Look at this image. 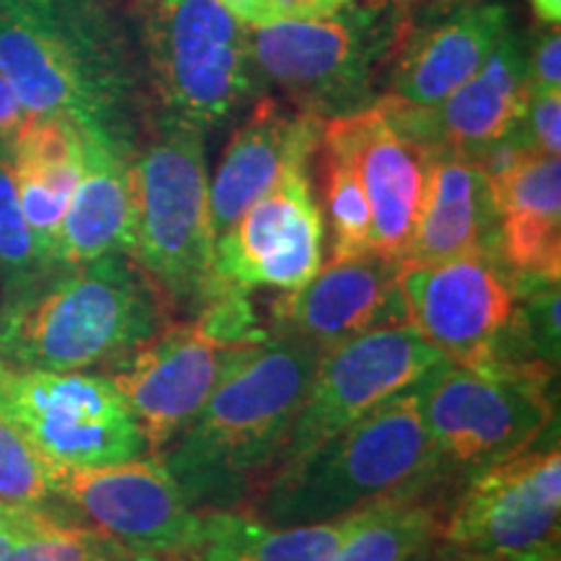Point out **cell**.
Segmentation results:
<instances>
[{
	"instance_id": "3",
	"label": "cell",
	"mask_w": 561,
	"mask_h": 561,
	"mask_svg": "<svg viewBox=\"0 0 561 561\" xmlns=\"http://www.w3.org/2000/svg\"><path fill=\"white\" fill-rule=\"evenodd\" d=\"M172 320L125 252L55 265L0 299V362L81 371L115 364Z\"/></svg>"
},
{
	"instance_id": "42",
	"label": "cell",
	"mask_w": 561,
	"mask_h": 561,
	"mask_svg": "<svg viewBox=\"0 0 561 561\" xmlns=\"http://www.w3.org/2000/svg\"><path fill=\"white\" fill-rule=\"evenodd\" d=\"M371 3H380V0H371Z\"/></svg>"
},
{
	"instance_id": "17",
	"label": "cell",
	"mask_w": 561,
	"mask_h": 561,
	"mask_svg": "<svg viewBox=\"0 0 561 561\" xmlns=\"http://www.w3.org/2000/svg\"><path fill=\"white\" fill-rule=\"evenodd\" d=\"M401 261L380 252L328 261L318 276L268 307V331L310 341L320 351L405 320Z\"/></svg>"
},
{
	"instance_id": "32",
	"label": "cell",
	"mask_w": 561,
	"mask_h": 561,
	"mask_svg": "<svg viewBox=\"0 0 561 561\" xmlns=\"http://www.w3.org/2000/svg\"><path fill=\"white\" fill-rule=\"evenodd\" d=\"M533 151L561 153V91H530L528 104L515 128Z\"/></svg>"
},
{
	"instance_id": "12",
	"label": "cell",
	"mask_w": 561,
	"mask_h": 561,
	"mask_svg": "<svg viewBox=\"0 0 561 561\" xmlns=\"http://www.w3.org/2000/svg\"><path fill=\"white\" fill-rule=\"evenodd\" d=\"M55 496L130 551L182 559L201 541L203 512L185 500L159 455L112 466H55Z\"/></svg>"
},
{
	"instance_id": "41",
	"label": "cell",
	"mask_w": 561,
	"mask_h": 561,
	"mask_svg": "<svg viewBox=\"0 0 561 561\" xmlns=\"http://www.w3.org/2000/svg\"><path fill=\"white\" fill-rule=\"evenodd\" d=\"M9 510H19V507H9V504H0V515H5Z\"/></svg>"
},
{
	"instance_id": "19",
	"label": "cell",
	"mask_w": 561,
	"mask_h": 561,
	"mask_svg": "<svg viewBox=\"0 0 561 561\" xmlns=\"http://www.w3.org/2000/svg\"><path fill=\"white\" fill-rule=\"evenodd\" d=\"M322 125L325 123L320 117L289 110L271 94H261L252 102L250 115L229 138L208 185L216 240L286 174L310 167V159L320 149Z\"/></svg>"
},
{
	"instance_id": "18",
	"label": "cell",
	"mask_w": 561,
	"mask_h": 561,
	"mask_svg": "<svg viewBox=\"0 0 561 561\" xmlns=\"http://www.w3.org/2000/svg\"><path fill=\"white\" fill-rule=\"evenodd\" d=\"M512 30L510 5L476 0L398 34L382 96L413 110H434L479 70Z\"/></svg>"
},
{
	"instance_id": "30",
	"label": "cell",
	"mask_w": 561,
	"mask_h": 561,
	"mask_svg": "<svg viewBox=\"0 0 561 561\" xmlns=\"http://www.w3.org/2000/svg\"><path fill=\"white\" fill-rule=\"evenodd\" d=\"M47 271L39 261L30 224L21 210L9 157H0V286L3 294L16 291Z\"/></svg>"
},
{
	"instance_id": "31",
	"label": "cell",
	"mask_w": 561,
	"mask_h": 561,
	"mask_svg": "<svg viewBox=\"0 0 561 561\" xmlns=\"http://www.w3.org/2000/svg\"><path fill=\"white\" fill-rule=\"evenodd\" d=\"M191 320H195L203 335H208L221 348L250 346V343L271 339V331L261 325V318L252 307L250 289L224 284V280H216V289L208 294V299Z\"/></svg>"
},
{
	"instance_id": "13",
	"label": "cell",
	"mask_w": 561,
	"mask_h": 561,
	"mask_svg": "<svg viewBox=\"0 0 561 561\" xmlns=\"http://www.w3.org/2000/svg\"><path fill=\"white\" fill-rule=\"evenodd\" d=\"M401 294L405 320L447 362L476 364L502 356L517 294L500 252L403 265Z\"/></svg>"
},
{
	"instance_id": "2",
	"label": "cell",
	"mask_w": 561,
	"mask_h": 561,
	"mask_svg": "<svg viewBox=\"0 0 561 561\" xmlns=\"http://www.w3.org/2000/svg\"><path fill=\"white\" fill-rule=\"evenodd\" d=\"M322 351L294 335L224 351L221 375L191 424L159 453L198 512L242 510L278 466Z\"/></svg>"
},
{
	"instance_id": "15",
	"label": "cell",
	"mask_w": 561,
	"mask_h": 561,
	"mask_svg": "<svg viewBox=\"0 0 561 561\" xmlns=\"http://www.w3.org/2000/svg\"><path fill=\"white\" fill-rule=\"evenodd\" d=\"M348 151L371 214V252L401 261L424 208L434 151L419 140L380 96L356 115L322 125Z\"/></svg>"
},
{
	"instance_id": "14",
	"label": "cell",
	"mask_w": 561,
	"mask_h": 561,
	"mask_svg": "<svg viewBox=\"0 0 561 561\" xmlns=\"http://www.w3.org/2000/svg\"><path fill=\"white\" fill-rule=\"evenodd\" d=\"M325 224L310 167L294 170L216 240V280L242 289L294 291L322 268Z\"/></svg>"
},
{
	"instance_id": "5",
	"label": "cell",
	"mask_w": 561,
	"mask_h": 561,
	"mask_svg": "<svg viewBox=\"0 0 561 561\" xmlns=\"http://www.w3.org/2000/svg\"><path fill=\"white\" fill-rule=\"evenodd\" d=\"M149 140L130 157V257L157 286L172 320L201 310L216 289L206 133L151 117Z\"/></svg>"
},
{
	"instance_id": "4",
	"label": "cell",
	"mask_w": 561,
	"mask_h": 561,
	"mask_svg": "<svg viewBox=\"0 0 561 561\" xmlns=\"http://www.w3.org/2000/svg\"><path fill=\"white\" fill-rule=\"evenodd\" d=\"M413 385L312 450L280 462L242 512L265 525H312L437 479Z\"/></svg>"
},
{
	"instance_id": "7",
	"label": "cell",
	"mask_w": 561,
	"mask_h": 561,
	"mask_svg": "<svg viewBox=\"0 0 561 561\" xmlns=\"http://www.w3.org/2000/svg\"><path fill=\"white\" fill-rule=\"evenodd\" d=\"M557 367L538 359L442 362L413 385L437 468L479 473L530 450L553 419Z\"/></svg>"
},
{
	"instance_id": "9",
	"label": "cell",
	"mask_w": 561,
	"mask_h": 561,
	"mask_svg": "<svg viewBox=\"0 0 561 561\" xmlns=\"http://www.w3.org/2000/svg\"><path fill=\"white\" fill-rule=\"evenodd\" d=\"M0 416L62 468L112 466L149 455V442L107 375L0 362Z\"/></svg>"
},
{
	"instance_id": "40",
	"label": "cell",
	"mask_w": 561,
	"mask_h": 561,
	"mask_svg": "<svg viewBox=\"0 0 561 561\" xmlns=\"http://www.w3.org/2000/svg\"><path fill=\"white\" fill-rule=\"evenodd\" d=\"M530 5L541 24H561V0H530Z\"/></svg>"
},
{
	"instance_id": "27",
	"label": "cell",
	"mask_w": 561,
	"mask_h": 561,
	"mask_svg": "<svg viewBox=\"0 0 561 561\" xmlns=\"http://www.w3.org/2000/svg\"><path fill=\"white\" fill-rule=\"evenodd\" d=\"M322 180H325V214L331 224V261L371 252V214L362 180L348 151L322 133Z\"/></svg>"
},
{
	"instance_id": "34",
	"label": "cell",
	"mask_w": 561,
	"mask_h": 561,
	"mask_svg": "<svg viewBox=\"0 0 561 561\" xmlns=\"http://www.w3.org/2000/svg\"><path fill=\"white\" fill-rule=\"evenodd\" d=\"M53 517H60L58 512H42V510H9L0 515V559L16 546L21 538L30 533L39 530L42 525L50 523Z\"/></svg>"
},
{
	"instance_id": "26",
	"label": "cell",
	"mask_w": 561,
	"mask_h": 561,
	"mask_svg": "<svg viewBox=\"0 0 561 561\" xmlns=\"http://www.w3.org/2000/svg\"><path fill=\"white\" fill-rule=\"evenodd\" d=\"M432 481L371 502L331 561H413L442 533L445 512L430 496Z\"/></svg>"
},
{
	"instance_id": "39",
	"label": "cell",
	"mask_w": 561,
	"mask_h": 561,
	"mask_svg": "<svg viewBox=\"0 0 561 561\" xmlns=\"http://www.w3.org/2000/svg\"><path fill=\"white\" fill-rule=\"evenodd\" d=\"M413 561H491V559L481 557V553L476 551L462 549V546L445 541V538H437V541L426 546V549L421 551Z\"/></svg>"
},
{
	"instance_id": "28",
	"label": "cell",
	"mask_w": 561,
	"mask_h": 561,
	"mask_svg": "<svg viewBox=\"0 0 561 561\" xmlns=\"http://www.w3.org/2000/svg\"><path fill=\"white\" fill-rule=\"evenodd\" d=\"M178 557H153L138 553L110 541L107 536L87 525H73L53 517L39 530L13 546L0 561H172Z\"/></svg>"
},
{
	"instance_id": "37",
	"label": "cell",
	"mask_w": 561,
	"mask_h": 561,
	"mask_svg": "<svg viewBox=\"0 0 561 561\" xmlns=\"http://www.w3.org/2000/svg\"><path fill=\"white\" fill-rule=\"evenodd\" d=\"M231 19L240 21L248 30H257V26L276 24L278 13L273 9L271 0H216Z\"/></svg>"
},
{
	"instance_id": "21",
	"label": "cell",
	"mask_w": 561,
	"mask_h": 561,
	"mask_svg": "<svg viewBox=\"0 0 561 561\" xmlns=\"http://www.w3.org/2000/svg\"><path fill=\"white\" fill-rule=\"evenodd\" d=\"M500 221V261L515 284L561 280V161L528 151L489 185Z\"/></svg>"
},
{
	"instance_id": "24",
	"label": "cell",
	"mask_w": 561,
	"mask_h": 561,
	"mask_svg": "<svg viewBox=\"0 0 561 561\" xmlns=\"http://www.w3.org/2000/svg\"><path fill=\"white\" fill-rule=\"evenodd\" d=\"M500 221L479 161L434 153L424 208L403 265L445 263L473 252H500Z\"/></svg>"
},
{
	"instance_id": "22",
	"label": "cell",
	"mask_w": 561,
	"mask_h": 561,
	"mask_svg": "<svg viewBox=\"0 0 561 561\" xmlns=\"http://www.w3.org/2000/svg\"><path fill=\"white\" fill-rule=\"evenodd\" d=\"M9 161L39 261L55 268L62 219L83 170L81 133L66 117L30 115L13 140Z\"/></svg>"
},
{
	"instance_id": "8",
	"label": "cell",
	"mask_w": 561,
	"mask_h": 561,
	"mask_svg": "<svg viewBox=\"0 0 561 561\" xmlns=\"http://www.w3.org/2000/svg\"><path fill=\"white\" fill-rule=\"evenodd\" d=\"M401 21L351 0L322 19H280L250 30L252 58L263 81L280 89L294 110L322 123L356 115L380 100L377 79L396 53Z\"/></svg>"
},
{
	"instance_id": "29",
	"label": "cell",
	"mask_w": 561,
	"mask_h": 561,
	"mask_svg": "<svg viewBox=\"0 0 561 561\" xmlns=\"http://www.w3.org/2000/svg\"><path fill=\"white\" fill-rule=\"evenodd\" d=\"M55 462L45 460L0 416V504L55 512Z\"/></svg>"
},
{
	"instance_id": "36",
	"label": "cell",
	"mask_w": 561,
	"mask_h": 561,
	"mask_svg": "<svg viewBox=\"0 0 561 561\" xmlns=\"http://www.w3.org/2000/svg\"><path fill=\"white\" fill-rule=\"evenodd\" d=\"M476 3V0H401V13H398V21H401L403 30L409 26H419L424 21L439 19L453 9H460V5Z\"/></svg>"
},
{
	"instance_id": "35",
	"label": "cell",
	"mask_w": 561,
	"mask_h": 561,
	"mask_svg": "<svg viewBox=\"0 0 561 561\" xmlns=\"http://www.w3.org/2000/svg\"><path fill=\"white\" fill-rule=\"evenodd\" d=\"M26 117H30V112L21 107L11 83L5 81L3 73H0V157H9L13 140H16Z\"/></svg>"
},
{
	"instance_id": "1",
	"label": "cell",
	"mask_w": 561,
	"mask_h": 561,
	"mask_svg": "<svg viewBox=\"0 0 561 561\" xmlns=\"http://www.w3.org/2000/svg\"><path fill=\"white\" fill-rule=\"evenodd\" d=\"M0 73L30 115L66 117L136 151L151 104L104 0H0Z\"/></svg>"
},
{
	"instance_id": "11",
	"label": "cell",
	"mask_w": 561,
	"mask_h": 561,
	"mask_svg": "<svg viewBox=\"0 0 561 561\" xmlns=\"http://www.w3.org/2000/svg\"><path fill=\"white\" fill-rule=\"evenodd\" d=\"M442 362L445 354L411 322L375 328L325 348L278 466L331 439L388 398L409 390Z\"/></svg>"
},
{
	"instance_id": "6",
	"label": "cell",
	"mask_w": 561,
	"mask_h": 561,
	"mask_svg": "<svg viewBox=\"0 0 561 561\" xmlns=\"http://www.w3.org/2000/svg\"><path fill=\"white\" fill-rule=\"evenodd\" d=\"M151 117L210 133L263 94L250 30L216 0H136Z\"/></svg>"
},
{
	"instance_id": "25",
	"label": "cell",
	"mask_w": 561,
	"mask_h": 561,
	"mask_svg": "<svg viewBox=\"0 0 561 561\" xmlns=\"http://www.w3.org/2000/svg\"><path fill=\"white\" fill-rule=\"evenodd\" d=\"M369 507V504H367ZM367 507L312 525H265L242 510H206L187 561H331L367 515Z\"/></svg>"
},
{
	"instance_id": "38",
	"label": "cell",
	"mask_w": 561,
	"mask_h": 561,
	"mask_svg": "<svg viewBox=\"0 0 561 561\" xmlns=\"http://www.w3.org/2000/svg\"><path fill=\"white\" fill-rule=\"evenodd\" d=\"M278 19H322L341 11L351 0H271Z\"/></svg>"
},
{
	"instance_id": "10",
	"label": "cell",
	"mask_w": 561,
	"mask_h": 561,
	"mask_svg": "<svg viewBox=\"0 0 561 561\" xmlns=\"http://www.w3.org/2000/svg\"><path fill=\"white\" fill-rule=\"evenodd\" d=\"M439 538L491 561H561L559 445L473 473L445 512Z\"/></svg>"
},
{
	"instance_id": "33",
	"label": "cell",
	"mask_w": 561,
	"mask_h": 561,
	"mask_svg": "<svg viewBox=\"0 0 561 561\" xmlns=\"http://www.w3.org/2000/svg\"><path fill=\"white\" fill-rule=\"evenodd\" d=\"M525 68L530 91H561V34L559 26L543 24L525 37Z\"/></svg>"
},
{
	"instance_id": "23",
	"label": "cell",
	"mask_w": 561,
	"mask_h": 561,
	"mask_svg": "<svg viewBox=\"0 0 561 561\" xmlns=\"http://www.w3.org/2000/svg\"><path fill=\"white\" fill-rule=\"evenodd\" d=\"M83 170L58 242V265H79L133 248V151L100 130H79Z\"/></svg>"
},
{
	"instance_id": "16",
	"label": "cell",
	"mask_w": 561,
	"mask_h": 561,
	"mask_svg": "<svg viewBox=\"0 0 561 561\" xmlns=\"http://www.w3.org/2000/svg\"><path fill=\"white\" fill-rule=\"evenodd\" d=\"M224 351L195 320H170L112 364L110 380L136 416L151 455L164 450L208 401L219 382Z\"/></svg>"
},
{
	"instance_id": "20",
	"label": "cell",
	"mask_w": 561,
	"mask_h": 561,
	"mask_svg": "<svg viewBox=\"0 0 561 561\" xmlns=\"http://www.w3.org/2000/svg\"><path fill=\"white\" fill-rule=\"evenodd\" d=\"M528 96L525 37L510 30L471 79L434 110H413L388 96L385 100L403 128L424 140L434 153L473 159L517 128Z\"/></svg>"
}]
</instances>
